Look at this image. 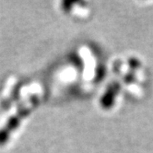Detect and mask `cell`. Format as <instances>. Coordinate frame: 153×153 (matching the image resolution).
Here are the masks:
<instances>
[{
  "mask_svg": "<svg viewBox=\"0 0 153 153\" xmlns=\"http://www.w3.org/2000/svg\"><path fill=\"white\" fill-rule=\"evenodd\" d=\"M120 91V85L117 82H113L108 86L101 99V105L104 109H110L114 103L116 95Z\"/></svg>",
  "mask_w": 153,
  "mask_h": 153,
  "instance_id": "7a4b0ae2",
  "label": "cell"
},
{
  "mask_svg": "<svg viewBox=\"0 0 153 153\" xmlns=\"http://www.w3.org/2000/svg\"><path fill=\"white\" fill-rule=\"evenodd\" d=\"M39 101L40 98L38 95H32L19 106L16 114L7 120L2 128H0V146L7 143L14 131L19 128L22 120L38 106Z\"/></svg>",
  "mask_w": 153,
  "mask_h": 153,
  "instance_id": "6da1fadb",
  "label": "cell"
}]
</instances>
